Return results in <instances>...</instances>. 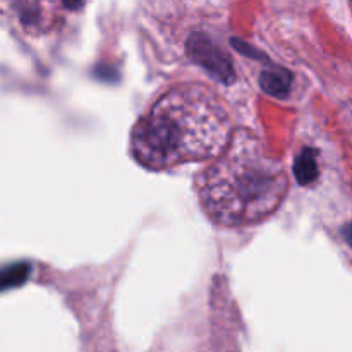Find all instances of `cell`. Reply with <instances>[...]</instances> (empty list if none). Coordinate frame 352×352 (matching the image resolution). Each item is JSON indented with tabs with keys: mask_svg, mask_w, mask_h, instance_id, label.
<instances>
[{
	"mask_svg": "<svg viewBox=\"0 0 352 352\" xmlns=\"http://www.w3.org/2000/svg\"><path fill=\"white\" fill-rule=\"evenodd\" d=\"M191 50L195 54V57L198 58L201 64H205L206 67H210V71H215V74H219L220 78L227 79L229 78V72H230V64L227 60L226 54L222 55H217L219 50L210 43L208 40L205 38H199V40H192L191 41Z\"/></svg>",
	"mask_w": 352,
	"mask_h": 352,
	"instance_id": "3",
	"label": "cell"
},
{
	"mask_svg": "<svg viewBox=\"0 0 352 352\" xmlns=\"http://www.w3.org/2000/svg\"><path fill=\"white\" fill-rule=\"evenodd\" d=\"M287 174L250 129L232 131L229 143L199 172L196 191L206 215L223 227L268 219L287 191Z\"/></svg>",
	"mask_w": 352,
	"mask_h": 352,
	"instance_id": "2",
	"label": "cell"
},
{
	"mask_svg": "<svg viewBox=\"0 0 352 352\" xmlns=\"http://www.w3.org/2000/svg\"><path fill=\"white\" fill-rule=\"evenodd\" d=\"M232 136L223 100L199 82H182L158 96L131 133L134 160L150 170L213 160Z\"/></svg>",
	"mask_w": 352,
	"mask_h": 352,
	"instance_id": "1",
	"label": "cell"
},
{
	"mask_svg": "<svg viewBox=\"0 0 352 352\" xmlns=\"http://www.w3.org/2000/svg\"><path fill=\"white\" fill-rule=\"evenodd\" d=\"M342 234H344V239L347 241V244L352 248V222L347 223L346 227L342 229Z\"/></svg>",
	"mask_w": 352,
	"mask_h": 352,
	"instance_id": "6",
	"label": "cell"
},
{
	"mask_svg": "<svg viewBox=\"0 0 352 352\" xmlns=\"http://www.w3.org/2000/svg\"><path fill=\"white\" fill-rule=\"evenodd\" d=\"M261 85L268 93L285 95L289 86H291V74L287 71H282V69L278 72H268V74L261 76Z\"/></svg>",
	"mask_w": 352,
	"mask_h": 352,
	"instance_id": "5",
	"label": "cell"
},
{
	"mask_svg": "<svg viewBox=\"0 0 352 352\" xmlns=\"http://www.w3.org/2000/svg\"><path fill=\"white\" fill-rule=\"evenodd\" d=\"M294 172L296 177H298V181L301 182V184H309V182H313L318 177V167H316L313 150H305L299 155L294 165Z\"/></svg>",
	"mask_w": 352,
	"mask_h": 352,
	"instance_id": "4",
	"label": "cell"
}]
</instances>
